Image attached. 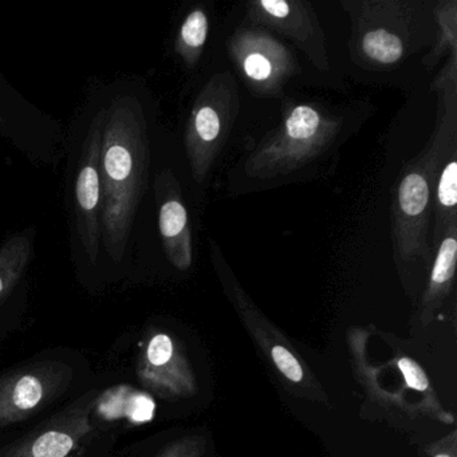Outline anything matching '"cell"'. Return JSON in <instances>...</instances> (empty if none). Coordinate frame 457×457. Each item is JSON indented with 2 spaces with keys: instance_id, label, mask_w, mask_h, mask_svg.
Returning <instances> with one entry per match:
<instances>
[{
  "instance_id": "cell-1",
  "label": "cell",
  "mask_w": 457,
  "mask_h": 457,
  "mask_svg": "<svg viewBox=\"0 0 457 457\" xmlns=\"http://www.w3.org/2000/svg\"><path fill=\"white\" fill-rule=\"evenodd\" d=\"M151 138L140 98L119 95L104 106L101 137V245L113 262L128 251L148 183Z\"/></svg>"
},
{
  "instance_id": "cell-2",
  "label": "cell",
  "mask_w": 457,
  "mask_h": 457,
  "mask_svg": "<svg viewBox=\"0 0 457 457\" xmlns=\"http://www.w3.org/2000/svg\"><path fill=\"white\" fill-rule=\"evenodd\" d=\"M433 82L437 124L421 154L403 168L392 199L393 251L401 261L429 259L432 196L440 168L457 148V57L446 58Z\"/></svg>"
},
{
  "instance_id": "cell-3",
  "label": "cell",
  "mask_w": 457,
  "mask_h": 457,
  "mask_svg": "<svg viewBox=\"0 0 457 457\" xmlns=\"http://www.w3.org/2000/svg\"><path fill=\"white\" fill-rule=\"evenodd\" d=\"M344 117L309 103L283 105L282 120L251 151L243 172L259 181L286 178L322 159L338 144Z\"/></svg>"
},
{
  "instance_id": "cell-4",
  "label": "cell",
  "mask_w": 457,
  "mask_h": 457,
  "mask_svg": "<svg viewBox=\"0 0 457 457\" xmlns=\"http://www.w3.org/2000/svg\"><path fill=\"white\" fill-rule=\"evenodd\" d=\"M239 111V90L228 71L211 77L197 95L184 135L189 168L197 184L204 183L210 175Z\"/></svg>"
},
{
  "instance_id": "cell-5",
  "label": "cell",
  "mask_w": 457,
  "mask_h": 457,
  "mask_svg": "<svg viewBox=\"0 0 457 457\" xmlns=\"http://www.w3.org/2000/svg\"><path fill=\"white\" fill-rule=\"evenodd\" d=\"M352 14L353 49L366 65H398L413 49L414 4L397 0H368L342 4Z\"/></svg>"
},
{
  "instance_id": "cell-6",
  "label": "cell",
  "mask_w": 457,
  "mask_h": 457,
  "mask_svg": "<svg viewBox=\"0 0 457 457\" xmlns=\"http://www.w3.org/2000/svg\"><path fill=\"white\" fill-rule=\"evenodd\" d=\"M228 53L248 89L259 97H279L301 71L290 49L259 26L237 29L228 41Z\"/></svg>"
},
{
  "instance_id": "cell-7",
  "label": "cell",
  "mask_w": 457,
  "mask_h": 457,
  "mask_svg": "<svg viewBox=\"0 0 457 457\" xmlns=\"http://www.w3.org/2000/svg\"><path fill=\"white\" fill-rule=\"evenodd\" d=\"M104 106L87 125L76 162L73 187V221L77 245L89 263L95 264L101 253V137Z\"/></svg>"
},
{
  "instance_id": "cell-8",
  "label": "cell",
  "mask_w": 457,
  "mask_h": 457,
  "mask_svg": "<svg viewBox=\"0 0 457 457\" xmlns=\"http://www.w3.org/2000/svg\"><path fill=\"white\" fill-rule=\"evenodd\" d=\"M73 369L62 361H39L0 377V428L39 413L66 392Z\"/></svg>"
},
{
  "instance_id": "cell-9",
  "label": "cell",
  "mask_w": 457,
  "mask_h": 457,
  "mask_svg": "<svg viewBox=\"0 0 457 457\" xmlns=\"http://www.w3.org/2000/svg\"><path fill=\"white\" fill-rule=\"evenodd\" d=\"M253 26L287 37L320 71H328L326 36L312 4L303 0H251L245 4Z\"/></svg>"
},
{
  "instance_id": "cell-10",
  "label": "cell",
  "mask_w": 457,
  "mask_h": 457,
  "mask_svg": "<svg viewBox=\"0 0 457 457\" xmlns=\"http://www.w3.org/2000/svg\"><path fill=\"white\" fill-rule=\"evenodd\" d=\"M93 403H79L0 451V457H74L92 436Z\"/></svg>"
},
{
  "instance_id": "cell-11",
  "label": "cell",
  "mask_w": 457,
  "mask_h": 457,
  "mask_svg": "<svg viewBox=\"0 0 457 457\" xmlns=\"http://www.w3.org/2000/svg\"><path fill=\"white\" fill-rule=\"evenodd\" d=\"M0 136L34 160L55 152L54 127L0 74Z\"/></svg>"
},
{
  "instance_id": "cell-12",
  "label": "cell",
  "mask_w": 457,
  "mask_h": 457,
  "mask_svg": "<svg viewBox=\"0 0 457 457\" xmlns=\"http://www.w3.org/2000/svg\"><path fill=\"white\" fill-rule=\"evenodd\" d=\"M154 188L159 205V229L165 255L176 269L181 271L191 269L194 242L180 181L173 170L167 168L156 176Z\"/></svg>"
},
{
  "instance_id": "cell-13",
  "label": "cell",
  "mask_w": 457,
  "mask_h": 457,
  "mask_svg": "<svg viewBox=\"0 0 457 457\" xmlns=\"http://www.w3.org/2000/svg\"><path fill=\"white\" fill-rule=\"evenodd\" d=\"M432 215L436 218L432 237L436 245L449 227L457 226V148L446 157L436 179Z\"/></svg>"
},
{
  "instance_id": "cell-14",
  "label": "cell",
  "mask_w": 457,
  "mask_h": 457,
  "mask_svg": "<svg viewBox=\"0 0 457 457\" xmlns=\"http://www.w3.org/2000/svg\"><path fill=\"white\" fill-rule=\"evenodd\" d=\"M34 237L31 229L17 232L0 245V303L14 290L28 271L33 259Z\"/></svg>"
},
{
  "instance_id": "cell-15",
  "label": "cell",
  "mask_w": 457,
  "mask_h": 457,
  "mask_svg": "<svg viewBox=\"0 0 457 457\" xmlns=\"http://www.w3.org/2000/svg\"><path fill=\"white\" fill-rule=\"evenodd\" d=\"M210 34V18L202 6L188 12L176 37L175 52L187 69L199 65Z\"/></svg>"
},
{
  "instance_id": "cell-16",
  "label": "cell",
  "mask_w": 457,
  "mask_h": 457,
  "mask_svg": "<svg viewBox=\"0 0 457 457\" xmlns=\"http://www.w3.org/2000/svg\"><path fill=\"white\" fill-rule=\"evenodd\" d=\"M436 41L432 50L422 60L425 68L433 69L444 57L457 54V0L438 2L433 12Z\"/></svg>"
},
{
  "instance_id": "cell-17",
  "label": "cell",
  "mask_w": 457,
  "mask_h": 457,
  "mask_svg": "<svg viewBox=\"0 0 457 457\" xmlns=\"http://www.w3.org/2000/svg\"><path fill=\"white\" fill-rule=\"evenodd\" d=\"M272 358H274L275 363H277L279 370L285 374L287 378L291 381L298 382L301 381L303 377V371H302L301 365L298 361L293 357L290 352L282 346H275L272 349Z\"/></svg>"
},
{
  "instance_id": "cell-18",
  "label": "cell",
  "mask_w": 457,
  "mask_h": 457,
  "mask_svg": "<svg viewBox=\"0 0 457 457\" xmlns=\"http://www.w3.org/2000/svg\"><path fill=\"white\" fill-rule=\"evenodd\" d=\"M398 366H400V370L403 371V377H405L406 384L409 386L413 387V389L417 390H425L429 385L428 382V377L425 376L422 369L417 365L413 361L409 360V358H401L400 362H398Z\"/></svg>"
},
{
  "instance_id": "cell-19",
  "label": "cell",
  "mask_w": 457,
  "mask_h": 457,
  "mask_svg": "<svg viewBox=\"0 0 457 457\" xmlns=\"http://www.w3.org/2000/svg\"><path fill=\"white\" fill-rule=\"evenodd\" d=\"M436 457H449V456H446V454H438V456H436Z\"/></svg>"
}]
</instances>
